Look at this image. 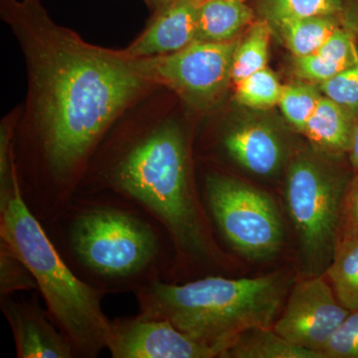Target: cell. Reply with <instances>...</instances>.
Masks as SVG:
<instances>
[{
  "mask_svg": "<svg viewBox=\"0 0 358 358\" xmlns=\"http://www.w3.org/2000/svg\"><path fill=\"white\" fill-rule=\"evenodd\" d=\"M348 159L355 173L358 171V122L355 124V133H353L352 147L348 152Z\"/></svg>",
  "mask_w": 358,
  "mask_h": 358,
  "instance_id": "obj_27",
  "label": "cell"
},
{
  "mask_svg": "<svg viewBox=\"0 0 358 358\" xmlns=\"http://www.w3.org/2000/svg\"><path fill=\"white\" fill-rule=\"evenodd\" d=\"M31 291L38 292L31 272L11 247L0 238V296Z\"/></svg>",
  "mask_w": 358,
  "mask_h": 358,
  "instance_id": "obj_22",
  "label": "cell"
},
{
  "mask_svg": "<svg viewBox=\"0 0 358 358\" xmlns=\"http://www.w3.org/2000/svg\"><path fill=\"white\" fill-rule=\"evenodd\" d=\"M320 96L307 85H287L282 88L278 105L289 124L303 133Z\"/></svg>",
  "mask_w": 358,
  "mask_h": 358,
  "instance_id": "obj_23",
  "label": "cell"
},
{
  "mask_svg": "<svg viewBox=\"0 0 358 358\" xmlns=\"http://www.w3.org/2000/svg\"><path fill=\"white\" fill-rule=\"evenodd\" d=\"M322 353L324 358H358V310L348 313Z\"/></svg>",
  "mask_w": 358,
  "mask_h": 358,
  "instance_id": "obj_25",
  "label": "cell"
},
{
  "mask_svg": "<svg viewBox=\"0 0 358 358\" xmlns=\"http://www.w3.org/2000/svg\"><path fill=\"white\" fill-rule=\"evenodd\" d=\"M352 179L308 155L296 157L287 174V208L310 275L326 272L338 244L346 190Z\"/></svg>",
  "mask_w": 358,
  "mask_h": 358,
  "instance_id": "obj_6",
  "label": "cell"
},
{
  "mask_svg": "<svg viewBox=\"0 0 358 358\" xmlns=\"http://www.w3.org/2000/svg\"><path fill=\"white\" fill-rule=\"evenodd\" d=\"M289 284L282 273L244 279L207 275L183 284L159 280L138 289L134 296L138 315L169 320L215 348L220 357L239 334L274 326Z\"/></svg>",
  "mask_w": 358,
  "mask_h": 358,
  "instance_id": "obj_4",
  "label": "cell"
},
{
  "mask_svg": "<svg viewBox=\"0 0 358 358\" xmlns=\"http://www.w3.org/2000/svg\"><path fill=\"white\" fill-rule=\"evenodd\" d=\"M0 238L29 268L48 315L75 357L96 358L107 350L112 320L102 308L106 294L80 279L59 253L23 199L17 169L0 186Z\"/></svg>",
  "mask_w": 358,
  "mask_h": 358,
  "instance_id": "obj_5",
  "label": "cell"
},
{
  "mask_svg": "<svg viewBox=\"0 0 358 358\" xmlns=\"http://www.w3.org/2000/svg\"><path fill=\"white\" fill-rule=\"evenodd\" d=\"M284 85L267 67L257 71L236 83L238 102L254 109H266L278 105Z\"/></svg>",
  "mask_w": 358,
  "mask_h": 358,
  "instance_id": "obj_21",
  "label": "cell"
},
{
  "mask_svg": "<svg viewBox=\"0 0 358 358\" xmlns=\"http://www.w3.org/2000/svg\"><path fill=\"white\" fill-rule=\"evenodd\" d=\"M195 1L199 2V3H201V2L204 1V0H195Z\"/></svg>",
  "mask_w": 358,
  "mask_h": 358,
  "instance_id": "obj_30",
  "label": "cell"
},
{
  "mask_svg": "<svg viewBox=\"0 0 358 358\" xmlns=\"http://www.w3.org/2000/svg\"><path fill=\"white\" fill-rule=\"evenodd\" d=\"M357 122L338 103L320 96L303 134L317 152L339 159L350 152Z\"/></svg>",
  "mask_w": 358,
  "mask_h": 358,
  "instance_id": "obj_14",
  "label": "cell"
},
{
  "mask_svg": "<svg viewBox=\"0 0 358 358\" xmlns=\"http://www.w3.org/2000/svg\"><path fill=\"white\" fill-rule=\"evenodd\" d=\"M237 42L195 41L174 53L140 58L141 69L152 84H162L186 101L207 105L231 79Z\"/></svg>",
  "mask_w": 358,
  "mask_h": 358,
  "instance_id": "obj_8",
  "label": "cell"
},
{
  "mask_svg": "<svg viewBox=\"0 0 358 358\" xmlns=\"http://www.w3.org/2000/svg\"><path fill=\"white\" fill-rule=\"evenodd\" d=\"M350 28L353 33H358V0L355 7L350 11Z\"/></svg>",
  "mask_w": 358,
  "mask_h": 358,
  "instance_id": "obj_28",
  "label": "cell"
},
{
  "mask_svg": "<svg viewBox=\"0 0 358 358\" xmlns=\"http://www.w3.org/2000/svg\"><path fill=\"white\" fill-rule=\"evenodd\" d=\"M264 13L274 24L312 16H336L345 11V0H264Z\"/></svg>",
  "mask_w": 358,
  "mask_h": 358,
  "instance_id": "obj_20",
  "label": "cell"
},
{
  "mask_svg": "<svg viewBox=\"0 0 358 358\" xmlns=\"http://www.w3.org/2000/svg\"><path fill=\"white\" fill-rule=\"evenodd\" d=\"M224 145L235 162L257 176L275 173L284 159L281 136L265 122H247L233 129L224 138Z\"/></svg>",
  "mask_w": 358,
  "mask_h": 358,
  "instance_id": "obj_13",
  "label": "cell"
},
{
  "mask_svg": "<svg viewBox=\"0 0 358 358\" xmlns=\"http://www.w3.org/2000/svg\"><path fill=\"white\" fill-rule=\"evenodd\" d=\"M75 274L103 294L171 282L176 252L166 230L129 200L109 192H78L43 224Z\"/></svg>",
  "mask_w": 358,
  "mask_h": 358,
  "instance_id": "obj_3",
  "label": "cell"
},
{
  "mask_svg": "<svg viewBox=\"0 0 358 358\" xmlns=\"http://www.w3.org/2000/svg\"><path fill=\"white\" fill-rule=\"evenodd\" d=\"M341 305L350 312L358 310V238L341 240L326 270Z\"/></svg>",
  "mask_w": 358,
  "mask_h": 358,
  "instance_id": "obj_17",
  "label": "cell"
},
{
  "mask_svg": "<svg viewBox=\"0 0 358 358\" xmlns=\"http://www.w3.org/2000/svg\"><path fill=\"white\" fill-rule=\"evenodd\" d=\"M350 313L341 305L331 285L322 275H313L294 286L273 329L292 345L322 355Z\"/></svg>",
  "mask_w": 358,
  "mask_h": 358,
  "instance_id": "obj_9",
  "label": "cell"
},
{
  "mask_svg": "<svg viewBox=\"0 0 358 358\" xmlns=\"http://www.w3.org/2000/svg\"><path fill=\"white\" fill-rule=\"evenodd\" d=\"M358 238V171L352 178L341 210L338 241Z\"/></svg>",
  "mask_w": 358,
  "mask_h": 358,
  "instance_id": "obj_26",
  "label": "cell"
},
{
  "mask_svg": "<svg viewBox=\"0 0 358 358\" xmlns=\"http://www.w3.org/2000/svg\"><path fill=\"white\" fill-rule=\"evenodd\" d=\"M320 89L358 122V63L327 80Z\"/></svg>",
  "mask_w": 358,
  "mask_h": 358,
  "instance_id": "obj_24",
  "label": "cell"
},
{
  "mask_svg": "<svg viewBox=\"0 0 358 358\" xmlns=\"http://www.w3.org/2000/svg\"><path fill=\"white\" fill-rule=\"evenodd\" d=\"M0 306L13 331L18 358H74L70 343L59 331L37 296H0Z\"/></svg>",
  "mask_w": 358,
  "mask_h": 358,
  "instance_id": "obj_11",
  "label": "cell"
},
{
  "mask_svg": "<svg viewBox=\"0 0 358 358\" xmlns=\"http://www.w3.org/2000/svg\"><path fill=\"white\" fill-rule=\"evenodd\" d=\"M145 1L147 2L148 6L155 9V13H159V11L169 6V4L173 3L174 0H145Z\"/></svg>",
  "mask_w": 358,
  "mask_h": 358,
  "instance_id": "obj_29",
  "label": "cell"
},
{
  "mask_svg": "<svg viewBox=\"0 0 358 358\" xmlns=\"http://www.w3.org/2000/svg\"><path fill=\"white\" fill-rule=\"evenodd\" d=\"M242 1H246V0H242Z\"/></svg>",
  "mask_w": 358,
  "mask_h": 358,
  "instance_id": "obj_31",
  "label": "cell"
},
{
  "mask_svg": "<svg viewBox=\"0 0 358 358\" xmlns=\"http://www.w3.org/2000/svg\"><path fill=\"white\" fill-rule=\"evenodd\" d=\"M78 192H109L138 205L166 230L179 267L221 263L203 208L195 192L189 148L183 131L164 122L113 145L92 180ZM82 181V182H83Z\"/></svg>",
  "mask_w": 358,
  "mask_h": 358,
  "instance_id": "obj_2",
  "label": "cell"
},
{
  "mask_svg": "<svg viewBox=\"0 0 358 358\" xmlns=\"http://www.w3.org/2000/svg\"><path fill=\"white\" fill-rule=\"evenodd\" d=\"M336 16H312L285 20L275 24L294 57L310 55L339 27Z\"/></svg>",
  "mask_w": 358,
  "mask_h": 358,
  "instance_id": "obj_18",
  "label": "cell"
},
{
  "mask_svg": "<svg viewBox=\"0 0 358 358\" xmlns=\"http://www.w3.org/2000/svg\"><path fill=\"white\" fill-rule=\"evenodd\" d=\"M253 20V10L242 0H204L199 6L196 41H232Z\"/></svg>",
  "mask_w": 358,
  "mask_h": 358,
  "instance_id": "obj_15",
  "label": "cell"
},
{
  "mask_svg": "<svg viewBox=\"0 0 358 358\" xmlns=\"http://www.w3.org/2000/svg\"><path fill=\"white\" fill-rule=\"evenodd\" d=\"M207 205L219 231L232 248L251 260L275 256L284 243V226L267 193L236 178L209 174Z\"/></svg>",
  "mask_w": 358,
  "mask_h": 358,
  "instance_id": "obj_7",
  "label": "cell"
},
{
  "mask_svg": "<svg viewBox=\"0 0 358 358\" xmlns=\"http://www.w3.org/2000/svg\"><path fill=\"white\" fill-rule=\"evenodd\" d=\"M199 6L195 0H174L157 16L136 41L122 50L129 57L166 55L196 41Z\"/></svg>",
  "mask_w": 358,
  "mask_h": 358,
  "instance_id": "obj_12",
  "label": "cell"
},
{
  "mask_svg": "<svg viewBox=\"0 0 358 358\" xmlns=\"http://www.w3.org/2000/svg\"><path fill=\"white\" fill-rule=\"evenodd\" d=\"M107 350L113 358H213L215 348L183 333L166 320L138 315L110 322Z\"/></svg>",
  "mask_w": 358,
  "mask_h": 358,
  "instance_id": "obj_10",
  "label": "cell"
},
{
  "mask_svg": "<svg viewBox=\"0 0 358 358\" xmlns=\"http://www.w3.org/2000/svg\"><path fill=\"white\" fill-rule=\"evenodd\" d=\"M271 34L268 20H259L252 24L243 41L238 43L231 71V80L235 84L267 67Z\"/></svg>",
  "mask_w": 358,
  "mask_h": 358,
  "instance_id": "obj_19",
  "label": "cell"
},
{
  "mask_svg": "<svg viewBox=\"0 0 358 358\" xmlns=\"http://www.w3.org/2000/svg\"><path fill=\"white\" fill-rule=\"evenodd\" d=\"M29 78L27 171L20 179L42 224L67 208L115 120L152 86L140 58L85 42L51 20L40 0H1Z\"/></svg>",
  "mask_w": 358,
  "mask_h": 358,
  "instance_id": "obj_1",
  "label": "cell"
},
{
  "mask_svg": "<svg viewBox=\"0 0 358 358\" xmlns=\"http://www.w3.org/2000/svg\"><path fill=\"white\" fill-rule=\"evenodd\" d=\"M221 358H324L320 353L292 345L272 327H255L237 336Z\"/></svg>",
  "mask_w": 358,
  "mask_h": 358,
  "instance_id": "obj_16",
  "label": "cell"
}]
</instances>
